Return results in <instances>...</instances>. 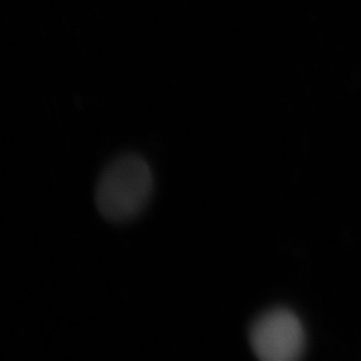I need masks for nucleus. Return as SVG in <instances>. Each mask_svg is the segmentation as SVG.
<instances>
[{"label":"nucleus","instance_id":"obj_1","mask_svg":"<svg viewBox=\"0 0 361 361\" xmlns=\"http://www.w3.org/2000/svg\"><path fill=\"white\" fill-rule=\"evenodd\" d=\"M154 191V174L147 161L126 154L109 164L96 186V206L103 218L126 222L147 207Z\"/></svg>","mask_w":361,"mask_h":361},{"label":"nucleus","instance_id":"obj_2","mask_svg":"<svg viewBox=\"0 0 361 361\" xmlns=\"http://www.w3.org/2000/svg\"><path fill=\"white\" fill-rule=\"evenodd\" d=\"M249 343L262 361H295L303 355L307 336L293 311L275 307L259 314L249 330Z\"/></svg>","mask_w":361,"mask_h":361}]
</instances>
